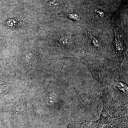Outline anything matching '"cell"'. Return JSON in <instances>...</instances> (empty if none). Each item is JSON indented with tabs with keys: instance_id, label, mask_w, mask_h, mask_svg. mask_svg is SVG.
Listing matches in <instances>:
<instances>
[{
	"instance_id": "cell-1",
	"label": "cell",
	"mask_w": 128,
	"mask_h": 128,
	"mask_svg": "<svg viewBox=\"0 0 128 128\" xmlns=\"http://www.w3.org/2000/svg\"><path fill=\"white\" fill-rule=\"evenodd\" d=\"M102 88L120 105L128 106V75H107Z\"/></svg>"
},
{
	"instance_id": "cell-2",
	"label": "cell",
	"mask_w": 128,
	"mask_h": 128,
	"mask_svg": "<svg viewBox=\"0 0 128 128\" xmlns=\"http://www.w3.org/2000/svg\"><path fill=\"white\" fill-rule=\"evenodd\" d=\"M101 101L103 104V108L99 118L96 121H86L94 123L91 126L97 124V128L107 124L112 120L121 117L128 115V106H122L111 97L107 93L100 94Z\"/></svg>"
},
{
	"instance_id": "cell-3",
	"label": "cell",
	"mask_w": 128,
	"mask_h": 128,
	"mask_svg": "<svg viewBox=\"0 0 128 128\" xmlns=\"http://www.w3.org/2000/svg\"><path fill=\"white\" fill-rule=\"evenodd\" d=\"M72 103L82 115L95 118L99 114L98 108L101 100L100 95L94 93H84L74 88Z\"/></svg>"
},
{
	"instance_id": "cell-4",
	"label": "cell",
	"mask_w": 128,
	"mask_h": 128,
	"mask_svg": "<svg viewBox=\"0 0 128 128\" xmlns=\"http://www.w3.org/2000/svg\"><path fill=\"white\" fill-rule=\"evenodd\" d=\"M128 115L112 120L102 128H128Z\"/></svg>"
},
{
	"instance_id": "cell-5",
	"label": "cell",
	"mask_w": 128,
	"mask_h": 128,
	"mask_svg": "<svg viewBox=\"0 0 128 128\" xmlns=\"http://www.w3.org/2000/svg\"><path fill=\"white\" fill-rule=\"evenodd\" d=\"M86 122V120L74 122L73 123L69 124L66 128H90Z\"/></svg>"
},
{
	"instance_id": "cell-6",
	"label": "cell",
	"mask_w": 128,
	"mask_h": 128,
	"mask_svg": "<svg viewBox=\"0 0 128 128\" xmlns=\"http://www.w3.org/2000/svg\"><path fill=\"white\" fill-rule=\"evenodd\" d=\"M69 17L70 18L76 20H79L80 19V16L76 12H72L69 14Z\"/></svg>"
},
{
	"instance_id": "cell-7",
	"label": "cell",
	"mask_w": 128,
	"mask_h": 128,
	"mask_svg": "<svg viewBox=\"0 0 128 128\" xmlns=\"http://www.w3.org/2000/svg\"><path fill=\"white\" fill-rule=\"evenodd\" d=\"M17 22L15 20H12V19L8 20L7 22V25L10 27H15L17 25Z\"/></svg>"
},
{
	"instance_id": "cell-8",
	"label": "cell",
	"mask_w": 128,
	"mask_h": 128,
	"mask_svg": "<svg viewBox=\"0 0 128 128\" xmlns=\"http://www.w3.org/2000/svg\"><path fill=\"white\" fill-rule=\"evenodd\" d=\"M57 4H58V2H57V1L54 0L50 2L49 3V6H57Z\"/></svg>"
},
{
	"instance_id": "cell-9",
	"label": "cell",
	"mask_w": 128,
	"mask_h": 128,
	"mask_svg": "<svg viewBox=\"0 0 128 128\" xmlns=\"http://www.w3.org/2000/svg\"><path fill=\"white\" fill-rule=\"evenodd\" d=\"M96 12L100 16H101L103 17L104 16V13L103 12H102V11L101 10H96Z\"/></svg>"
}]
</instances>
